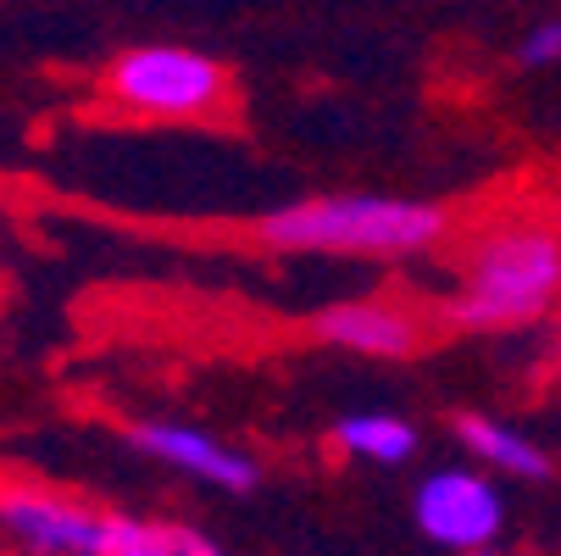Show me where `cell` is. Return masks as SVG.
<instances>
[{"mask_svg": "<svg viewBox=\"0 0 561 556\" xmlns=\"http://www.w3.org/2000/svg\"><path fill=\"white\" fill-rule=\"evenodd\" d=\"M311 334L351 351V356H373V362H407L423 351L428 324L412 300H394V295H362V300H340L311 311Z\"/></svg>", "mask_w": 561, "mask_h": 556, "instance_id": "cell-7", "label": "cell"}, {"mask_svg": "<svg viewBox=\"0 0 561 556\" xmlns=\"http://www.w3.org/2000/svg\"><path fill=\"white\" fill-rule=\"evenodd\" d=\"M467 556H528V551H512V545L490 540V545H478V551H467Z\"/></svg>", "mask_w": 561, "mask_h": 556, "instance_id": "cell-12", "label": "cell"}, {"mask_svg": "<svg viewBox=\"0 0 561 556\" xmlns=\"http://www.w3.org/2000/svg\"><path fill=\"white\" fill-rule=\"evenodd\" d=\"M95 95L134 123H211L233 101V78L217 56L190 50V45H128L117 50L101 78Z\"/></svg>", "mask_w": 561, "mask_h": 556, "instance_id": "cell-3", "label": "cell"}, {"mask_svg": "<svg viewBox=\"0 0 561 556\" xmlns=\"http://www.w3.org/2000/svg\"><path fill=\"white\" fill-rule=\"evenodd\" d=\"M106 556H228L211 534L179 518H128L112 512V551Z\"/></svg>", "mask_w": 561, "mask_h": 556, "instance_id": "cell-10", "label": "cell"}, {"mask_svg": "<svg viewBox=\"0 0 561 556\" xmlns=\"http://www.w3.org/2000/svg\"><path fill=\"white\" fill-rule=\"evenodd\" d=\"M334 451L367 467H400L423 451V434L400 412H345L334 423Z\"/></svg>", "mask_w": 561, "mask_h": 556, "instance_id": "cell-9", "label": "cell"}, {"mask_svg": "<svg viewBox=\"0 0 561 556\" xmlns=\"http://www.w3.org/2000/svg\"><path fill=\"white\" fill-rule=\"evenodd\" d=\"M439 311L472 334L534 329L561 311V217L528 201L478 217L456 240Z\"/></svg>", "mask_w": 561, "mask_h": 556, "instance_id": "cell-1", "label": "cell"}, {"mask_svg": "<svg viewBox=\"0 0 561 556\" xmlns=\"http://www.w3.org/2000/svg\"><path fill=\"white\" fill-rule=\"evenodd\" d=\"M517 67H528V72L561 67V18H539L534 29H523V39H517Z\"/></svg>", "mask_w": 561, "mask_h": 556, "instance_id": "cell-11", "label": "cell"}, {"mask_svg": "<svg viewBox=\"0 0 561 556\" xmlns=\"http://www.w3.org/2000/svg\"><path fill=\"white\" fill-rule=\"evenodd\" d=\"M456 440L467 445V456L495 473V479H517V485H550L556 479V456L523 434L517 423H501L490 412H461L456 418Z\"/></svg>", "mask_w": 561, "mask_h": 556, "instance_id": "cell-8", "label": "cell"}, {"mask_svg": "<svg viewBox=\"0 0 561 556\" xmlns=\"http://www.w3.org/2000/svg\"><path fill=\"white\" fill-rule=\"evenodd\" d=\"M412 518H417V529L434 545L467 556L478 545L501 540L506 501L495 490V473H484L478 462L472 467H434L428 479L412 490Z\"/></svg>", "mask_w": 561, "mask_h": 556, "instance_id": "cell-5", "label": "cell"}, {"mask_svg": "<svg viewBox=\"0 0 561 556\" xmlns=\"http://www.w3.org/2000/svg\"><path fill=\"white\" fill-rule=\"evenodd\" d=\"M256 246L267 251H317V257H378L407 262L450 240V212L412 195H311L256 217Z\"/></svg>", "mask_w": 561, "mask_h": 556, "instance_id": "cell-2", "label": "cell"}, {"mask_svg": "<svg viewBox=\"0 0 561 556\" xmlns=\"http://www.w3.org/2000/svg\"><path fill=\"white\" fill-rule=\"evenodd\" d=\"M0 540L18 556H106L112 512L61 496L50 485L0 479Z\"/></svg>", "mask_w": 561, "mask_h": 556, "instance_id": "cell-4", "label": "cell"}, {"mask_svg": "<svg viewBox=\"0 0 561 556\" xmlns=\"http://www.w3.org/2000/svg\"><path fill=\"white\" fill-rule=\"evenodd\" d=\"M134 451L162 462L184 479H201L206 490H222V496H251L262 485V462L251 451L228 445L222 434L211 429H195V423H173V418H150V423H134L128 429Z\"/></svg>", "mask_w": 561, "mask_h": 556, "instance_id": "cell-6", "label": "cell"}]
</instances>
